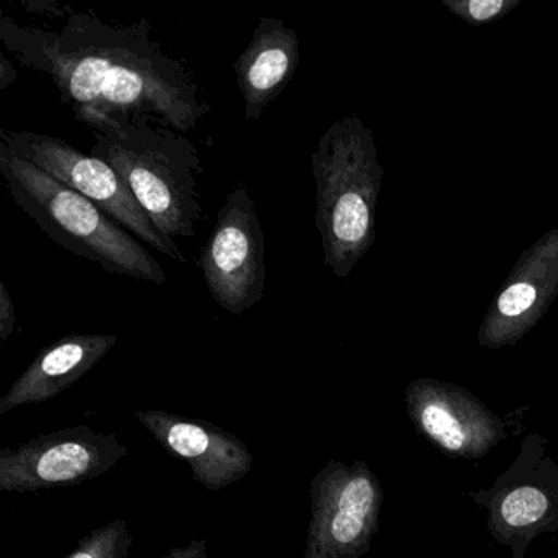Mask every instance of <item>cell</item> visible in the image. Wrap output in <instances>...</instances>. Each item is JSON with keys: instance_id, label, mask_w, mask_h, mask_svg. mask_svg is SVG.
<instances>
[{"instance_id": "9c48e42d", "label": "cell", "mask_w": 558, "mask_h": 558, "mask_svg": "<svg viewBox=\"0 0 558 558\" xmlns=\"http://www.w3.org/2000/svg\"><path fill=\"white\" fill-rule=\"evenodd\" d=\"M129 456L117 434L93 427H66L41 434L17 449L0 450V489L38 493L58 486H77L99 478Z\"/></svg>"}, {"instance_id": "ac0fdd59", "label": "cell", "mask_w": 558, "mask_h": 558, "mask_svg": "<svg viewBox=\"0 0 558 558\" xmlns=\"http://www.w3.org/2000/svg\"><path fill=\"white\" fill-rule=\"evenodd\" d=\"M208 541L207 538H194L187 545L172 548L169 554L162 558H207Z\"/></svg>"}, {"instance_id": "3957f363", "label": "cell", "mask_w": 558, "mask_h": 558, "mask_svg": "<svg viewBox=\"0 0 558 558\" xmlns=\"http://www.w3.org/2000/svg\"><path fill=\"white\" fill-rule=\"evenodd\" d=\"M312 174L323 264L339 279H348L377 234L385 168L372 130L357 116L336 120L312 155Z\"/></svg>"}, {"instance_id": "8992f818", "label": "cell", "mask_w": 558, "mask_h": 558, "mask_svg": "<svg viewBox=\"0 0 558 558\" xmlns=\"http://www.w3.org/2000/svg\"><path fill=\"white\" fill-rule=\"evenodd\" d=\"M0 143H4L15 155L22 156L32 165L44 169L61 184L89 198L146 246L178 260L179 264L187 263V257L179 250L178 243L166 240L159 233L122 178L102 159L84 155L71 143L57 136L28 130H0Z\"/></svg>"}, {"instance_id": "5b68a950", "label": "cell", "mask_w": 558, "mask_h": 558, "mask_svg": "<svg viewBox=\"0 0 558 558\" xmlns=\"http://www.w3.org/2000/svg\"><path fill=\"white\" fill-rule=\"evenodd\" d=\"M466 496L488 511L492 537L511 548L512 558H525L538 535L558 532V463L547 453V439L537 433L525 436L492 488Z\"/></svg>"}, {"instance_id": "4fadbf2b", "label": "cell", "mask_w": 558, "mask_h": 558, "mask_svg": "<svg viewBox=\"0 0 558 558\" xmlns=\"http://www.w3.org/2000/svg\"><path fill=\"white\" fill-rule=\"evenodd\" d=\"M300 60L296 32L280 19H260L253 40L233 64L246 122H257L267 107L282 96L299 70Z\"/></svg>"}, {"instance_id": "9a60e30c", "label": "cell", "mask_w": 558, "mask_h": 558, "mask_svg": "<svg viewBox=\"0 0 558 558\" xmlns=\"http://www.w3.org/2000/svg\"><path fill=\"white\" fill-rule=\"evenodd\" d=\"M133 537L125 519H112L87 532L66 558H129Z\"/></svg>"}, {"instance_id": "8fae6325", "label": "cell", "mask_w": 558, "mask_h": 558, "mask_svg": "<svg viewBox=\"0 0 558 558\" xmlns=\"http://www.w3.org/2000/svg\"><path fill=\"white\" fill-rule=\"evenodd\" d=\"M558 295V227L542 234L512 266L476 332L482 348L515 345L532 331Z\"/></svg>"}, {"instance_id": "2e32d148", "label": "cell", "mask_w": 558, "mask_h": 558, "mask_svg": "<svg viewBox=\"0 0 558 558\" xmlns=\"http://www.w3.org/2000/svg\"><path fill=\"white\" fill-rule=\"evenodd\" d=\"M440 5L465 24L480 27L501 21L521 5V0H442Z\"/></svg>"}, {"instance_id": "277c9868", "label": "cell", "mask_w": 558, "mask_h": 558, "mask_svg": "<svg viewBox=\"0 0 558 558\" xmlns=\"http://www.w3.org/2000/svg\"><path fill=\"white\" fill-rule=\"evenodd\" d=\"M0 175L15 204L50 240L107 272L143 282H168L146 244L120 227L94 202L48 175L0 143Z\"/></svg>"}, {"instance_id": "ba28073f", "label": "cell", "mask_w": 558, "mask_h": 558, "mask_svg": "<svg viewBox=\"0 0 558 558\" xmlns=\"http://www.w3.org/2000/svg\"><path fill=\"white\" fill-rule=\"evenodd\" d=\"M208 292L231 315H243L266 292V244L256 205L244 185L225 198L198 260Z\"/></svg>"}, {"instance_id": "6da1fadb", "label": "cell", "mask_w": 558, "mask_h": 558, "mask_svg": "<svg viewBox=\"0 0 558 558\" xmlns=\"http://www.w3.org/2000/svg\"><path fill=\"white\" fill-rule=\"evenodd\" d=\"M60 19L34 25L2 15L0 40L22 66L51 77L80 122L148 116L184 135L210 112L185 63L153 37L148 19L113 25L70 5Z\"/></svg>"}, {"instance_id": "d6986e66", "label": "cell", "mask_w": 558, "mask_h": 558, "mask_svg": "<svg viewBox=\"0 0 558 558\" xmlns=\"http://www.w3.org/2000/svg\"><path fill=\"white\" fill-rule=\"evenodd\" d=\"M17 81V71L5 54L0 57V90L8 89Z\"/></svg>"}, {"instance_id": "5bb4252c", "label": "cell", "mask_w": 558, "mask_h": 558, "mask_svg": "<svg viewBox=\"0 0 558 558\" xmlns=\"http://www.w3.org/2000/svg\"><path fill=\"white\" fill-rule=\"evenodd\" d=\"M117 342V335H71L51 342L0 398V416L24 404L53 400L89 374Z\"/></svg>"}, {"instance_id": "7a4b0ae2", "label": "cell", "mask_w": 558, "mask_h": 558, "mask_svg": "<svg viewBox=\"0 0 558 558\" xmlns=\"http://www.w3.org/2000/svg\"><path fill=\"white\" fill-rule=\"evenodd\" d=\"M90 156L122 178L140 207L166 240H192L202 218L197 146L182 133L148 116L94 120Z\"/></svg>"}, {"instance_id": "52a82bcc", "label": "cell", "mask_w": 558, "mask_h": 558, "mask_svg": "<svg viewBox=\"0 0 558 558\" xmlns=\"http://www.w3.org/2000/svg\"><path fill=\"white\" fill-rule=\"evenodd\" d=\"M312 521L302 558H362L380 524L384 489L364 460H331L310 482Z\"/></svg>"}, {"instance_id": "e0dca14e", "label": "cell", "mask_w": 558, "mask_h": 558, "mask_svg": "<svg viewBox=\"0 0 558 558\" xmlns=\"http://www.w3.org/2000/svg\"><path fill=\"white\" fill-rule=\"evenodd\" d=\"M15 323H17V315H15L14 299L9 293L8 286L0 282V342L9 341L15 331Z\"/></svg>"}, {"instance_id": "7c38bea8", "label": "cell", "mask_w": 558, "mask_h": 558, "mask_svg": "<svg viewBox=\"0 0 558 558\" xmlns=\"http://www.w3.org/2000/svg\"><path fill=\"white\" fill-rule=\"evenodd\" d=\"M136 420L171 456L187 462L192 478L208 492H221L253 469L250 447L217 424L161 410L136 411Z\"/></svg>"}, {"instance_id": "30bf717a", "label": "cell", "mask_w": 558, "mask_h": 558, "mask_svg": "<svg viewBox=\"0 0 558 558\" xmlns=\"http://www.w3.org/2000/svg\"><path fill=\"white\" fill-rule=\"evenodd\" d=\"M404 400L414 429L449 459H482L508 436L505 423L460 385L416 378Z\"/></svg>"}]
</instances>
